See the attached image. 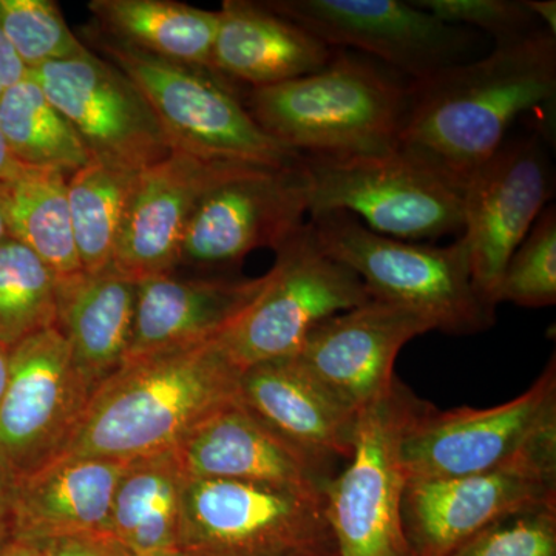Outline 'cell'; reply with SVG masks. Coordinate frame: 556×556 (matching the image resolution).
<instances>
[{
    "label": "cell",
    "mask_w": 556,
    "mask_h": 556,
    "mask_svg": "<svg viewBox=\"0 0 556 556\" xmlns=\"http://www.w3.org/2000/svg\"><path fill=\"white\" fill-rule=\"evenodd\" d=\"M556 36L540 30L409 83L399 148L463 192L515 121L555 108Z\"/></svg>",
    "instance_id": "1"
},
{
    "label": "cell",
    "mask_w": 556,
    "mask_h": 556,
    "mask_svg": "<svg viewBox=\"0 0 556 556\" xmlns=\"http://www.w3.org/2000/svg\"><path fill=\"white\" fill-rule=\"evenodd\" d=\"M239 378L215 340L124 364L93 391L58 459L134 463L174 452L201 420L239 396Z\"/></svg>",
    "instance_id": "2"
},
{
    "label": "cell",
    "mask_w": 556,
    "mask_h": 556,
    "mask_svg": "<svg viewBox=\"0 0 556 556\" xmlns=\"http://www.w3.org/2000/svg\"><path fill=\"white\" fill-rule=\"evenodd\" d=\"M405 76L354 51L336 50L309 75L249 90L244 105L270 138L309 159L386 155L407 118Z\"/></svg>",
    "instance_id": "3"
},
{
    "label": "cell",
    "mask_w": 556,
    "mask_h": 556,
    "mask_svg": "<svg viewBox=\"0 0 556 556\" xmlns=\"http://www.w3.org/2000/svg\"><path fill=\"white\" fill-rule=\"evenodd\" d=\"M308 223L324 251L354 270L372 299L416 311L448 334L495 324V308L471 281L463 237L448 247L391 239L343 211L309 215Z\"/></svg>",
    "instance_id": "4"
},
{
    "label": "cell",
    "mask_w": 556,
    "mask_h": 556,
    "mask_svg": "<svg viewBox=\"0 0 556 556\" xmlns=\"http://www.w3.org/2000/svg\"><path fill=\"white\" fill-rule=\"evenodd\" d=\"M98 47L144 94L172 152L265 167L302 161L255 123L217 72L161 60L112 38L98 40Z\"/></svg>",
    "instance_id": "5"
},
{
    "label": "cell",
    "mask_w": 556,
    "mask_h": 556,
    "mask_svg": "<svg viewBox=\"0 0 556 556\" xmlns=\"http://www.w3.org/2000/svg\"><path fill=\"white\" fill-rule=\"evenodd\" d=\"M181 556H339L324 497L254 482L186 479Z\"/></svg>",
    "instance_id": "6"
},
{
    "label": "cell",
    "mask_w": 556,
    "mask_h": 556,
    "mask_svg": "<svg viewBox=\"0 0 556 556\" xmlns=\"http://www.w3.org/2000/svg\"><path fill=\"white\" fill-rule=\"evenodd\" d=\"M276 252L258 298L215 339L239 371L294 356L318 325L372 300L357 274L324 251L308 222Z\"/></svg>",
    "instance_id": "7"
},
{
    "label": "cell",
    "mask_w": 556,
    "mask_h": 556,
    "mask_svg": "<svg viewBox=\"0 0 556 556\" xmlns=\"http://www.w3.org/2000/svg\"><path fill=\"white\" fill-rule=\"evenodd\" d=\"M308 215L343 211L380 236L405 241L463 236V192L401 150L364 159L303 156Z\"/></svg>",
    "instance_id": "8"
},
{
    "label": "cell",
    "mask_w": 556,
    "mask_h": 556,
    "mask_svg": "<svg viewBox=\"0 0 556 556\" xmlns=\"http://www.w3.org/2000/svg\"><path fill=\"white\" fill-rule=\"evenodd\" d=\"M556 437L555 356L529 390L492 408L438 412L420 402L402 431L407 481L485 473Z\"/></svg>",
    "instance_id": "9"
},
{
    "label": "cell",
    "mask_w": 556,
    "mask_h": 556,
    "mask_svg": "<svg viewBox=\"0 0 556 556\" xmlns=\"http://www.w3.org/2000/svg\"><path fill=\"white\" fill-rule=\"evenodd\" d=\"M417 404L396 379L386 396L358 413L350 464L324 495L339 556H412L402 526L408 481L399 444Z\"/></svg>",
    "instance_id": "10"
},
{
    "label": "cell",
    "mask_w": 556,
    "mask_h": 556,
    "mask_svg": "<svg viewBox=\"0 0 556 556\" xmlns=\"http://www.w3.org/2000/svg\"><path fill=\"white\" fill-rule=\"evenodd\" d=\"M541 507H556V437L496 470L408 481L402 526L412 556H444L485 527Z\"/></svg>",
    "instance_id": "11"
},
{
    "label": "cell",
    "mask_w": 556,
    "mask_h": 556,
    "mask_svg": "<svg viewBox=\"0 0 556 556\" xmlns=\"http://www.w3.org/2000/svg\"><path fill=\"white\" fill-rule=\"evenodd\" d=\"M90 396L56 325L16 343L0 402V466L20 481L56 460Z\"/></svg>",
    "instance_id": "12"
},
{
    "label": "cell",
    "mask_w": 556,
    "mask_h": 556,
    "mask_svg": "<svg viewBox=\"0 0 556 556\" xmlns=\"http://www.w3.org/2000/svg\"><path fill=\"white\" fill-rule=\"evenodd\" d=\"M548 144L538 131L508 137L464 186L460 237L466 241L473 287L492 308H496V288L508 260L554 199Z\"/></svg>",
    "instance_id": "13"
},
{
    "label": "cell",
    "mask_w": 556,
    "mask_h": 556,
    "mask_svg": "<svg viewBox=\"0 0 556 556\" xmlns=\"http://www.w3.org/2000/svg\"><path fill=\"white\" fill-rule=\"evenodd\" d=\"M283 14L336 50L371 56L417 80L460 64L475 35L402 0H270Z\"/></svg>",
    "instance_id": "14"
},
{
    "label": "cell",
    "mask_w": 556,
    "mask_h": 556,
    "mask_svg": "<svg viewBox=\"0 0 556 556\" xmlns=\"http://www.w3.org/2000/svg\"><path fill=\"white\" fill-rule=\"evenodd\" d=\"M30 75L72 124L91 161L141 172L170 155L169 142L144 94L93 51L42 65Z\"/></svg>",
    "instance_id": "15"
},
{
    "label": "cell",
    "mask_w": 556,
    "mask_h": 556,
    "mask_svg": "<svg viewBox=\"0 0 556 556\" xmlns=\"http://www.w3.org/2000/svg\"><path fill=\"white\" fill-rule=\"evenodd\" d=\"M308 206L302 161L292 167H243L201 201L179 263L230 266L255 249L277 251L305 226Z\"/></svg>",
    "instance_id": "16"
},
{
    "label": "cell",
    "mask_w": 556,
    "mask_h": 556,
    "mask_svg": "<svg viewBox=\"0 0 556 556\" xmlns=\"http://www.w3.org/2000/svg\"><path fill=\"white\" fill-rule=\"evenodd\" d=\"M434 325L416 311L382 300L329 317L292 361L340 405L358 415L393 387L402 348Z\"/></svg>",
    "instance_id": "17"
},
{
    "label": "cell",
    "mask_w": 556,
    "mask_h": 556,
    "mask_svg": "<svg viewBox=\"0 0 556 556\" xmlns=\"http://www.w3.org/2000/svg\"><path fill=\"white\" fill-rule=\"evenodd\" d=\"M251 164L172 152L139 172L112 266L131 280L172 274L201 201L215 186Z\"/></svg>",
    "instance_id": "18"
},
{
    "label": "cell",
    "mask_w": 556,
    "mask_h": 556,
    "mask_svg": "<svg viewBox=\"0 0 556 556\" xmlns=\"http://www.w3.org/2000/svg\"><path fill=\"white\" fill-rule=\"evenodd\" d=\"M188 479H223L283 486L324 497L332 467L285 441L239 396L215 409L174 450Z\"/></svg>",
    "instance_id": "19"
},
{
    "label": "cell",
    "mask_w": 556,
    "mask_h": 556,
    "mask_svg": "<svg viewBox=\"0 0 556 556\" xmlns=\"http://www.w3.org/2000/svg\"><path fill=\"white\" fill-rule=\"evenodd\" d=\"M265 285L266 276L177 278L166 274L139 281L124 364L212 342L258 298Z\"/></svg>",
    "instance_id": "20"
},
{
    "label": "cell",
    "mask_w": 556,
    "mask_h": 556,
    "mask_svg": "<svg viewBox=\"0 0 556 556\" xmlns=\"http://www.w3.org/2000/svg\"><path fill=\"white\" fill-rule=\"evenodd\" d=\"M127 464L61 457L16 481L13 541L39 544L56 538L112 535L113 496Z\"/></svg>",
    "instance_id": "21"
},
{
    "label": "cell",
    "mask_w": 556,
    "mask_h": 556,
    "mask_svg": "<svg viewBox=\"0 0 556 556\" xmlns=\"http://www.w3.org/2000/svg\"><path fill=\"white\" fill-rule=\"evenodd\" d=\"M239 399L270 430L325 466L353 455L357 415L329 396L291 357L240 371Z\"/></svg>",
    "instance_id": "22"
},
{
    "label": "cell",
    "mask_w": 556,
    "mask_h": 556,
    "mask_svg": "<svg viewBox=\"0 0 556 556\" xmlns=\"http://www.w3.org/2000/svg\"><path fill=\"white\" fill-rule=\"evenodd\" d=\"M334 51L265 2L226 0L218 10L212 70L258 89L317 72Z\"/></svg>",
    "instance_id": "23"
},
{
    "label": "cell",
    "mask_w": 556,
    "mask_h": 556,
    "mask_svg": "<svg viewBox=\"0 0 556 556\" xmlns=\"http://www.w3.org/2000/svg\"><path fill=\"white\" fill-rule=\"evenodd\" d=\"M137 287V281L113 266L58 280L56 327L67 339L75 367L91 394L126 361Z\"/></svg>",
    "instance_id": "24"
},
{
    "label": "cell",
    "mask_w": 556,
    "mask_h": 556,
    "mask_svg": "<svg viewBox=\"0 0 556 556\" xmlns=\"http://www.w3.org/2000/svg\"><path fill=\"white\" fill-rule=\"evenodd\" d=\"M89 10L109 38L161 60L212 70L218 11L174 0H91Z\"/></svg>",
    "instance_id": "25"
},
{
    "label": "cell",
    "mask_w": 556,
    "mask_h": 556,
    "mask_svg": "<svg viewBox=\"0 0 556 556\" xmlns=\"http://www.w3.org/2000/svg\"><path fill=\"white\" fill-rule=\"evenodd\" d=\"M186 479L174 452L127 464L110 515V533L127 554L177 551Z\"/></svg>",
    "instance_id": "26"
},
{
    "label": "cell",
    "mask_w": 556,
    "mask_h": 556,
    "mask_svg": "<svg viewBox=\"0 0 556 556\" xmlns=\"http://www.w3.org/2000/svg\"><path fill=\"white\" fill-rule=\"evenodd\" d=\"M67 175L27 167L7 185L10 237L21 241L58 280L83 273L70 218Z\"/></svg>",
    "instance_id": "27"
},
{
    "label": "cell",
    "mask_w": 556,
    "mask_h": 556,
    "mask_svg": "<svg viewBox=\"0 0 556 556\" xmlns=\"http://www.w3.org/2000/svg\"><path fill=\"white\" fill-rule=\"evenodd\" d=\"M0 135L14 159L27 167L70 177L91 161L72 124L30 72L0 97Z\"/></svg>",
    "instance_id": "28"
},
{
    "label": "cell",
    "mask_w": 556,
    "mask_h": 556,
    "mask_svg": "<svg viewBox=\"0 0 556 556\" xmlns=\"http://www.w3.org/2000/svg\"><path fill=\"white\" fill-rule=\"evenodd\" d=\"M138 175L97 161L70 175V218L86 273L112 266Z\"/></svg>",
    "instance_id": "29"
},
{
    "label": "cell",
    "mask_w": 556,
    "mask_h": 556,
    "mask_svg": "<svg viewBox=\"0 0 556 556\" xmlns=\"http://www.w3.org/2000/svg\"><path fill=\"white\" fill-rule=\"evenodd\" d=\"M58 321V277L21 241L0 243V343L13 348Z\"/></svg>",
    "instance_id": "30"
},
{
    "label": "cell",
    "mask_w": 556,
    "mask_h": 556,
    "mask_svg": "<svg viewBox=\"0 0 556 556\" xmlns=\"http://www.w3.org/2000/svg\"><path fill=\"white\" fill-rule=\"evenodd\" d=\"M0 28L28 72L87 51L53 0H0Z\"/></svg>",
    "instance_id": "31"
},
{
    "label": "cell",
    "mask_w": 556,
    "mask_h": 556,
    "mask_svg": "<svg viewBox=\"0 0 556 556\" xmlns=\"http://www.w3.org/2000/svg\"><path fill=\"white\" fill-rule=\"evenodd\" d=\"M546 308L556 303V208L544 207L526 239L508 260L495 303Z\"/></svg>",
    "instance_id": "32"
},
{
    "label": "cell",
    "mask_w": 556,
    "mask_h": 556,
    "mask_svg": "<svg viewBox=\"0 0 556 556\" xmlns=\"http://www.w3.org/2000/svg\"><path fill=\"white\" fill-rule=\"evenodd\" d=\"M444 556H556V507L501 519Z\"/></svg>",
    "instance_id": "33"
},
{
    "label": "cell",
    "mask_w": 556,
    "mask_h": 556,
    "mask_svg": "<svg viewBox=\"0 0 556 556\" xmlns=\"http://www.w3.org/2000/svg\"><path fill=\"white\" fill-rule=\"evenodd\" d=\"M412 3L445 24L489 33L495 46L517 42L544 30L527 10L525 0H413Z\"/></svg>",
    "instance_id": "34"
},
{
    "label": "cell",
    "mask_w": 556,
    "mask_h": 556,
    "mask_svg": "<svg viewBox=\"0 0 556 556\" xmlns=\"http://www.w3.org/2000/svg\"><path fill=\"white\" fill-rule=\"evenodd\" d=\"M35 546L40 556H130L112 535L56 538Z\"/></svg>",
    "instance_id": "35"
},
{
    "label": "cell",
    "mask_w": 556,
    "mask_h": 556,
    "mask_svg": "<svg viewBox=\"0 0 556 556\" xmlns=\"http://www.w3.org/2000/svg\"><path fill=\"white\" fill-rule=\"evenodd\" d=\"M28 75V70L22 64L16 51L11 47L5 33L0 28V97L3 91L10 89L14 84L20 83Z\"/></svg>",
    "instance_id": "36"
},
{
    "label": "cell",
    "mask_w": 556,
    "mask_h": 556,
    "mask_svg": "<svg viewBox=\"0 0 556 556\" xmlns=\"http://www.w3.org/2000/svg\"><path fill=\"white\" fill-rule=\"evenodd\" d=\"M16 481L0 466V551L13 541V497Z\"/></svg>",
    "instance_id": "37"
},
{
    "label": "cell",
    "mask_w": 556,
    "mask_h": 556,
    "mask_svg": "<svg viewBox=\"0 0 556 556\" xmlns=\"http://www.w3.org/2000/svg\"><path fill=\"white\" fill-rule=\"evenodd\" d=\"M527 10L540 22L544 30L556 36V2L555 0H525Z\"/></svg>",
    "instance_id": "38"
},
{
    "label": "cell",
    "mask_w": 556,
    "mask_h": 556,
    "mask_svg": "<svg viewBox=\"0 0 556 556\" xmlns=\"http://www.w3.org/2000/svg\"><path fill=\"white\" fill-rule=\"evenodd\" d=\"M25 169H27V166L14 159L5 139L0 135V185H9V182L14 181L20 175L24 174Z\"/></svg>",
    "instance_id": "39"
},
{
    "label": "cell",
    "mask_w": 556,
    "mask_h": 556,
    "mask_svg": "<svg viewBox=\"0 0 556 556\" xmlns=\"http://www.w3.org/2000/svg\"><path fill=\"white\" fill-rule=\"evenodd\" d=\"M10 351L11 348L0 343V402L9 387L10 379Z\"/></svg>",
    "instance_id": "40"
},
{
    "label": "cell",
    "mask_w": 556,
    "mask_h": 556,
    "mask_svg": "<svg viewBox=\"0 0 556 556\" xmlns=\"http://www.w3.org/2000/svg\"><path fill=\"white\" fill-rule=\"evenodd\" d=\"M0 556H40L38 547L35 544L22 543V541H11L0 551Z\"/></svg>",
    "instance_id": "41"
},
{
    "label": "cell",
    "mask_w": 556,
    "mask_h": 556,
    "mask_svg": "<svg viewBox=\"0 0 556 556\" xmlns=\"http://www.w3.org/2000/svg\"><path fill=\"white\" fill-rule=\"evenodd\" d=\"M9 236V223H7V185H0V243Z\"/></svg>",
    "instance_id": "42"
},
{
    "label": "cell",
    "mask_w": 556,
    "mask_h": 556,
    "mask_svg": "<svg viewBox=\"0 0 556 556\" xmlns=\"http://www.w3.org/2000/svg\"><path fill=\"white\" fill-rule=\"evenodd\" d=\"M139 556H181V555H179L177 551H174V552H160V554L139 555Z\"/></svg>",
    "instance_id": "43"
}]
</instances>
